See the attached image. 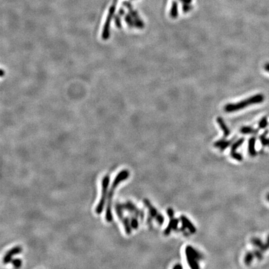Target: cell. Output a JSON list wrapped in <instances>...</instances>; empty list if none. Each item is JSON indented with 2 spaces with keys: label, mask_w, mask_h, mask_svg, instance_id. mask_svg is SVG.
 <instances>
[{
  "label": "cell",
  "mask_w": 269,
  "mask_h": 269,
  "mask_svg": "<svg viewBox=\"0 0 269 269\" xmlns=\"http://www.w3.org/2000/svg\"><path fill=\"white\" fill-rule=\"evenodd\" d=\"M129 171L127 170H123L119 172L117 174L116 177L113 181V183L111 185V187L109 190L107 200V205H106V219L108 222H110L113 220V216L112 212V198L114 192L116 188L123 181H125L129 177Z\"/></svg>",
  "instance_id": "cell-1"
},
{
  "label": "cell",
  "mask_w": 269,
  "mask_h": 269,
  "mask_svg": "<svg viewBox=\"0 0 269 269\" xmlns=\"http://www.w3.org/2000/svg\"><path fill=\"white\" fill-rule=\"evenodd\" d=\"M265 99V97L263 94H257L246 100H243L241 102L235 103H228L224 107V110L226 112L231 113L235 112L242 109L246 108L252 105L260 103L263 102Z\"/></svg>",
  "instance_id": "cell-2"
},
{
  "label": "cell",
  "mask_w": 269,
  "mask_h": 269,
  "mask_svg": "<svg viewBox=\"0 0 269 269\" xmlns=\"http://www.w3.org/2000/svg\"><path fill=\"white\" fill-rule=\"evenodd\" d=\"M185 253L189 266L193 269L199 268L198 261L203 259V255L200 252L192 246H188L185 249Z\"/></svg>",
  "instance_id": "cell-3"
},
{
  "label": "cell",
  "mask_w": 269,
  "mask_h": 269,
  "mask_svg": "<svg viewBox=\"0 0 269 269\" xmlns=\"http://www.w3.org/2000/svg\"><path fill=\"white\" fill-rule=\"evenodd\" d=\"M110 178L108 175H106L102 180V195L99 200V203L95 208V212L97 214H100L103 211V209L107 200L108 196V188L110 183Z\"/></svg>",
  "instance_id": "cell-4"
},
{
  "label": "cell",
  "mask_w": 269,
  "mask_h": 269,
  "mask_svg": "<svg viewBox=\"0 0 269 269\" xmlns=\"http://www.w3.org/2000/svg\"><path fill=\"white\" fill-rule=\"evenodd\" d=\"M123 210L128 211L129 213L133 214V215L136 216L137 217H139L141 220L144 219L145 217V213L144 212L138 209L135 205H134L132 201H128L126 202L125 203L121 204Z\"/></svg>",
  "instance_id": "cell-5"
},
{
  "label": "cell",
  "mask_w": 269,
  "mask_h": 269,
  "mask_svg": "<svg viewBox=\"0 0 269 269\" xmlns=\"http://www.w3.org/2000/svg\"><path fill=\"white\" fill-rule=\"evenodd\" d=\"M22 247L20 246H16L12 247L10 250H8L6 253L5 255L4 256L3 259V263L6 265L11 262L12 260V257H13L14 255L20 254L21 252H22Z\"/></svg>",
  "instance_id": "cell-6"
},
{
  "label": "cell",
  "mask_w": 269,
  "mask_h": 269,
  "mask_svg": "<svg viewBox=\"0 0 269 269\" xmlns=\"http://www.w3.org/2000/svg\"><path fill=\"white\" fill-rule=\"evenodd\" d=\"M170 222L168 226L166 228L165 230H164V235H169L172 230H176L178 229V226L179 222L180 219L177 218H171L170 219Z\"/></svg>",
  "instance_id": "cell-7"
},
{
  "label": "cell",
  "mask_w": 269,
  "mask_h": 269,
  "mask_svg": "<svg viewBox=\"0 0 269 269\" xmlns=\"http://www.w3.org/2000/svg\"><path fill=\"white\" fill-rule=\"evenodd\" d=\"M180 221L182 222V226H183L184 228H187L189 231H190V233L191 234H194L196 232V227L193 225L192 222L188 219V218H187L185 216L181 215L180 216Z\"/></svg>",
  "instance_id": "cell-8"
},
{
  "label": "cell",
  "mask_w": 269,
  "mask_h": 269,
  "mask_svg": "<svg viewBox=\"0 0 269 269\" xmlns=\"http://www.w3.org/2000/svg\"><path fill=\"white\" fill-rule=\"evenodd\" d=\"M233 139L231 140H226L225 139H221L216 141L214 143V146L216 148H219L221 151H224L228 148L229 146L232 144Z\"/></svg>",
  "instance_id": "cell-9"
},
{
  "label": "cell",
  "mask_w": 269,
  "mask_h": 269,
  "mask_svg": "<svg viewBox=\"0 0 269 269\" xmlns=\"http://www.w3.org/2000/svg\"><path fill=\"white\" fill-rule=\"evenodd\" d=\"M216 121H217V123H218L219 126L221 129L222 130V131L223 132L224 137V138L228 137L230 135V130L228 128V126H227L226 123H225V121H224L223 119H222V118H221V117H217V119H216Z\"/></svg>",
  "instance_id": "cell-10"
},
{
  "label": "cell",
  "mask_w": 269,
  "mask_h": 269,
  "mask_svg": "<svg viewBox=\"0 0 269 269\" xmlns=\"http://www.w3.org/2000/svg\"><path fill=\"white\" fill-rule=\"evenodd\" d=\"M255 143L256 138L254 137H251L248 143V151H249L250 156L252 157H254L257 155V151L255 150Z\"/></svg>",
  "instance_id": "cell-11"
},
{
  "label": "cell",
  "mask_w": 269,
  "mask_h": 269,
  "mask_svg": "<svg viewBox=\"0 0 269 269\" xmlns=\"http://www.w3.org/2000/svg\"><path fill=\"white\" fill-rule=\"evenodd\" d=\"M143 203L145 206L148 208V211H149V215L151 216L153 218L156 217V216L158 215V214L159 213L157 211V209L156 208H155L152 204L151 203V202L148 199H143Z\"/></svg>",
  "instance_id": "cell-12"
},
{
  "label": "cell",
  "mask_w": 269,
  "mask_h": 269,
  "mask_svg": "<svg viewBox=\"0 0 269 269\" xmlns=\"http://www.w3.org/2000/svg\"><path fill=\"white\" fill-rule=\"evenodd\" d=\"M122 222L123 226L124 227V229L126 234L127 235H130L132 233V226L130 224V218L128 217H124L122 220L121 221Z\"/></svg>",
  "instance_id": "cell-13"
},
{
  "label": "cell",
  "mask_w": 269,
  "mask_h": 269,
  "mask_svg": "<svg viewBox=\"0 0 269 269\" xmlns=\"http://www.w3.org/2000/svg\"><path fill=\"white\" fill-rule=\"evenodd\" d=\"M251 242L254 246L258 247L260 250H261L262 252H265V243L262 242L261 239H260L258 237H254L252 239Z\"/></svg>",
  "instance_id": "cell-14"
},
{
  "label": "cell",
  "mask_w": 269,
  "mask_h": 269,
  "mask_svg": "<svg viewBox=\"0 0 269 269\" xmlns=\"http://www.w3.org/2000/svg\"><path fill=\"white\" fill-rule=\"evenodd\" d=\"M115 210L119 220L121 221L123 219V208L122 205L119 203H117L115 205Z\"/></svg>",
  "instance_id": "cell-15"
},
{
  "label": "cell",
  "mask_w": 269,
  "mask_h": 269,
  "mask_svg": "<svg viewBox=\"0 0 269 269\" xmlns=\"http://www.w3.org/2000/svg\"><path fill=\"white\" fill-rule=\"evenodd\" d=\"M240 132L241 133L247 134H254L257 133L258 132V130L254 129L251 127H248V126H244L242 127L240 129Z\"/></svg>",
  "instance_id": "cell-16"
},
{
  "label": "cell",
  "mask_w": 269,
  "mask_h": 269,
  "mask_svg": "<svg viewBox=\"0 0 269 269\" xmlns=\"http://www.w3.org/2000/svg\"><path fill=\"white\" fill-rule=\"evenodd\" d=\"M254 257L255 255L253 252H248L244 257V263L246 266H250L252 262L253 261Z\"/></svg>",
  "instance_id": "cell-17"
},
{
  "label": "cell",
  "mask_w": 269,
  "mask_h": 269,
  "mask_svg": "<svg viewBox=\"0 0 269 269\" xmlns=\"http://www.w3.org/2000/svg\"><path fill=\"white\" fill-rule=\"evenodd\" d=\"M245 139L243 138H241L240 139L237 140L236 141H235L234 143L231 145L230 148V152H234V151H236V150L239 148L244 142Z\"/></svg>",
  "instance_id": "cell-18"
},
{
  "label": "cell",
  "mask_w": 269,
  "mask_h": 269,
  "mask_svg": "<svg viewBox=\"0 0 269 269\" xmlns=\"http://www.w3.org/2000/svg\"><path fill=\"white\" fill-rule=\"evenodd\" d=\"M130 224H131L132 228L133 229L137 230L138 228V226H139V222H138V217L133 215V214H132L131 217H130Z\"/></svg>",
  "instance_id": "cell-19"
},
{
  "label": "cell",
  "mask_w": 269,
  "mask_h": 269,
  "mask_svg": "<svg viewBox=\"0 0 269 269\" xmlns=\"http://www.w3.org/2000/svg\"><path fill=\"white\" fill-rule=\"evenodd\" d=\"M230 155L231 157H232L233 159H235V160H237L238 161H242L243 160V157L242 156V155L238 152H236V151L230 152Z\"/></svg>",
  "instance_id": "cell-20"
},
{
  "label": "cell",
  "mask_w": 269,
  "mask_h": 269,
  "mask_svg": "<svg viewBox=\"0 0 269 269\" xmlns=\"http://www.w3.org/2000/svg\"><path fill=\"white\" fill-rule=\"evenodd\" d=\"M268 125V120L267 117H263L259 122V128L260 129L266 128Z\"/></svg>",
  "instance_id": "cell-21"
},
{
  "label": "cell",
  "mask_w": 269,
  "mask_h": 269,
  "mask_svg": "<svg viewBox=\"0 0 269 269\" xmlns=\"http://www.w3.org/2000/svg\"><path fill=\"white\" fill-rule=\"evenodd\" d=\"M260 140L263 146H269V138L266 137V134L263 133L260 137Z\"/></svg>",
  "instance_id": "cell-22"
},
{
  "label": "cell",
  "mask_w": 269,
  "mask_h": 269,
  "mask_svg": "<svg viewBox=\"0 0 269 269\" xmlns=\"http://www.w3.org/2000/svg\"><path fill=\"white\" fill-rule=\"evenodd\" d=\"M14 267L16 268H19L21 267L22 265V260L19 259H12L11 262Z\"/></svg>",
  "instance_id": "cell-23"
},
{
  "label": "cell",
  "mask_w": 269,
  "mask_h": 269,
  "mask_svg": "<svg viewBox=\"0 0 269 269\" xmlns=\"http://www.w3.org/2000/svg\"><path fill=\"white\" fill-rule=\"evenodd\" d=\"M170 14L173 18H176V17L178 16V11H177V6H176V4H175V5H174L173 7H172Z\"/></svg>",
  "instance_id": "cell-24"
},
{
  "label": "cell",
  "mask_w": 269,
  "mask_h": 269,
  "mask_svg": "<svg viewBox=\"0 0 269 269\" xmlns=\"http://www.w3.org/2000/svg\"><path fill=\"white\" fill-rule=\"evenodd\" d=\"M155 219H156V221L159 225L161 226L163 224L164 221H165V219H164V217L161 214L158 213V215L156 216V217H155Z\"/></svg>",
  "instance_id": "cell-25"
},
{
  "label": "cell",
  "mask_w": 269,
  "mask_h": 269,
  "mask_svg": "<svg viewBox=\"0 0 269 269\" xmlns=\"http://www.w3.org/2000/svg\"><path fill=\"white\" fill-rule=\"evenodd\" d=\"M261 250H255L253 252L255 255V257L257 258L259 260H261L263 259V255Z\"/></svg>",
  "instance_id": "cell-26"
},
{
  "label": "cell",
  "mask_w": 269,
  "mask_h": 269,
  "mask_svg": "<svg viewBox=\"0 0 269 269\" xmlns=\"http://www.w3.org/2000/svg\"><path fill=\"white\" fill-rule=\"evenodd\" d=\"M167 215H168V217H169L170 219L173 218L174 216H175V212H174L173 209L172 208H168V209H167Z\"/></svg>",
  "instance_id": "cell-27"
},
{
  "label": "cell",
  "mask_w": 269,
  "mask_h": 269,
  "mask_svg": "<svg viewBox=\"0 0 269 269\" xmlns=\"http://www.w3.org/2000/svg\"><path fill=\"white\" fill-rule=\"evenodd\" d=\"M268 249H269V235H268V236L267 237V241H266V243H265V250L266 251Z\"/></svg>",
  "instance_id": "cell-28"
},
{
  "label": "cell",
  "mask_w": 269,
  "mask_h": 269,
  "mask_svg": "<svg viewBox=\"0 0 269 269\" xmlns=\"http://www.w3.org/2000/svg\"><path fill=\"white\" fill-rule=\"evenodd\" d=\"M173 268L174 269H182L183 268V266H181V265L180 263H177L176 265V266H175L173 267Z\"/></svg>",
  "instance_id": "cell-29"
},
{
  "label": "cell",
  "mask_w": 269,
  "mask_h": 269,
  "mask_svg": "<svg viewBox=\"0 0 269 269\" xmlns=\"http://www.w3.org/2000/svg\"><path fill=\"white\" fill-rule=\"evenodd\" d=\"M264 69L267 71V72H269V63H267V64H265Z\"/></svg>",
  "instance_id": "cell-30"
},
{
  "label": "cell",
  "mask_w": 269,
  "mask_h": 269,
  "mask_svg": "<svg viewBox=\"0 0 269 269\" xmlns=\"http://www.w3.org/2000/svg\"><path fill=\"white\" fill-rule=\"evenodd\" d=\"M266 197H267V201L269 202V193H268V194L267 195V196H266Z\"/></svg>",
  "instance_id": "cell-31"
}]
</instances>
